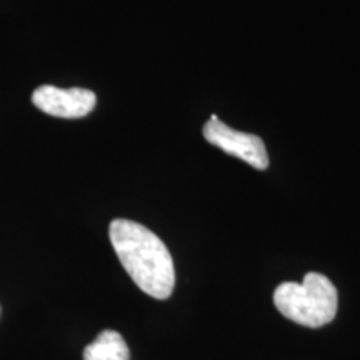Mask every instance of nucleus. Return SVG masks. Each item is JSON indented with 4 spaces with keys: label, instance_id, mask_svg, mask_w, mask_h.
<instances>
[{
    "label": "nucleus",
    "instance_id": "nucleus-1",
    "mask_svg": "<svg viewBox=\"0 0 360 360\" xmlns=\"http://www.w3.org/2000/svg\"><path fill=\"white\" fill-rule=\"evenodd\" d=\"M109 236L117 257L139 289L154 299H169L175 269L167 245L147 227L127 219L112 220Z\"/></svg>",
    "mask_w": 360,
    "mask_h": 360
},
{
    "label": "nucleus",
    "instance_id": "nucleus-2",
    "mask_svg": "<svg viewBox=\"0 0 360 360\" xmlns=\"http://www.w3.org/2000/svg\"><path fill=\"white\" fill-rule=\"evenodd\" d=\"M278 312L299 326L319 328L335 319L339 294L326 276L309 272L302 283L283 282L274 292Z\"/></svg>",
    "mask_w": 360,
    "mask_h": 360
},
{
    "label": "nucleus",
    "instance_id": "nucleus-3",
    "mask_svg": "<svg viewBox=\"0 0 360 360\" xmlns=\"http://www.w3.org/2000/svg\"><path fill=\"white\" fill-rule=\"evenodd\" d=\"M202 134H204L207 142L222 148L229 155L238 157V159L250 164L254 169H267V148H265L264 141L259 135L233 130L229 125H225L215 114L204 125Z\"/></svg>",
    "mask_w": 360,
    "mask_h": 360
},
{
    "label": "nucleus",
    "instance_id": "nucleus-4",
    "mask_svg": "<svg viewBox=\"0 0 360 360\" xmlns=\"http://www.w3.org/2000/svg\"><path fill=\"white\" fill-rule=\"evenodd\" d=\"M32 103L44 114L60 119H82L96 109L97 96L89 89H58L40 85L34 90Z\"/></svg>",
    "mask_w": 360,
    "mask_h": 360
},
{
    "label": "nucleus",
    "instance_id": "nucleus-5",
    "mask_svg": "<svg viewBox=\"0 0 360 360\" xmlns=\"http://www.w3.org/2000/svg\"><path fill=\"white\" fill-rule=\"evenodd\" d=\"M84 360H130V350L119 332L103 330L85 347Z\"/></svg>",
    "mask_w": 360,
    "mask_h": 360
}]
</instances>
